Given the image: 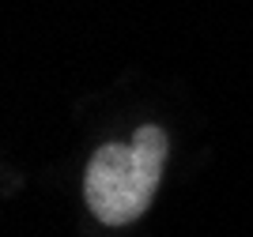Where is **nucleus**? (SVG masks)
<instances>
[{
  "label": "nucleus",
  "mask_w": 253,
  "mask_h": 237,
  "mask_svg": "<svg viewBox=\"0 0 253 237\" xmlns=\"http://www.w3.org/2000/svg\"><path fill=\"white\" fill-rule=\"evenodd\" d=\"M167 166V135L155 124L136 128L132 143H106L87 166L84 196L106 226H125L148 211Z\"/></svg>",
  "instance_id": "1"
}]
</instances>
